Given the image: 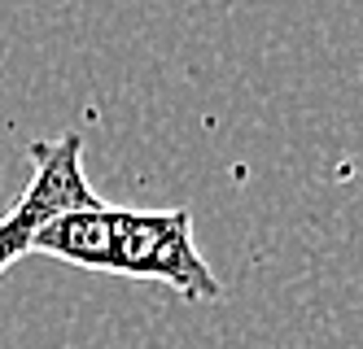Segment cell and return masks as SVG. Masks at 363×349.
I'll list each match as a JSON object with an SVG mask.
<instances>
[{
	"label": "cell",
	"mask_w": 363,
	"mask_h": 349,
	"mask_svg": "<svg viewBox=\"0 0 363 349\" xmlns=\"http://www.w3.org/2000/svg\"><path fill=\"white\" fill-rule=\"evenodd\" d=\"M31 253H48L57 262L84 266L101 275L153 280L167 284L184 302H219L223 284L201 258L193 236V214L179 210H132L101 201L92 210H70L53 219Z\"/></svg>",
	"instance_id": "1"
},
{
	"label": "cell",
	"mask_w": 363,
	"mask_h": 349,
	"mask_svg": "<svg viewBox=\"0 0 363 349\" xmlns=\"http://www.w3.org/2000/svg\"><path fill=\"white\" fill-rule=\"evenodd\" d=\"M31 183L22 188V197L13 210L0 219V275L9 271L18 258H27L35 236L62 219L70 210H92L101 197L92 193V183L84 175V140L62 136V140H35L31 144Z\"/></svg>",
	"instance_id": "2"
}]
</instances>
